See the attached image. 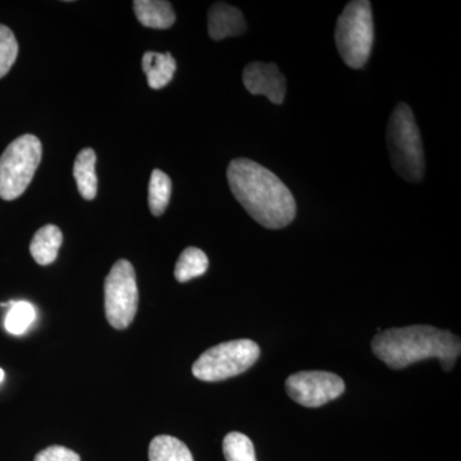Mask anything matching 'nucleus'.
<instances>
[{
  "label": "nucleus",
  "instance_id": "obj_10",
  "mask_svg": "<svg viewBox=\"0 0 461 461\" xmlns=\"http://www.w3.org/2000/svg\"><path fill=\"white\" fill-rule=\"evenodd\" d=\"M208 32L215 41L240 36L247 32V21L240 9L218 2L208 12Z\"/></svg>",
  "mask_w": 461,
  "mask_h": 461
},
{
  "label": "nucleus",
  "instance_id": "obj_9",
  "mask_svg": "<svg viewBox=\"0 0 461 461\" xmlns=\"http://www.w3.org/2000/svg\"><path fill=\"white\" fill-rule=\"evenodd\" d=\"M242 81L249 93L267 96L273 104H282L286 95V78L275 63L253 62L245 67Z\"/></svg>",
  "mask_w": 461,
  "mask_h": 461
},
{
  "label": "nucleus",
  "instance_id": "obj_21",
  "mask_svg": "<svg viewBox=\"0 0 461 461\" xmlns=\"http://www.w3.org/2000/svg\"><path fill=\"white\" fill-rule=\"evenodd\" d=\"M33 461H81L80 455L63 446H50L41 451Z\"/></svg>",
  "mask_w": 461,
  "mask_h": 461
},
{
  "label": "nucleus",
  "instance_id": "obj_17",
  "mask_svg": "<svg viewBox=\"0 0 461 461\" xmlns=\"http://www.w3.org/2000/svg\"><path fill=\"white\" fill-rule=\"evenodd\" d=\"M172 193V181L168 175L160 169H154L149 184V208L151 213L159 217L165 213Z\"/></svg>",
  "mask_w": 461,
  "mask_h": 461
},
{
  "label": "nucleus",
  "instance_id": "obj_8",
  "mask_svg": "<svg viewBox=\"0 0 461 461\" xmlns=\"http://www.w3.org/2000/svg\"><path fill=\"white\" fill-rule=\"evenodd\" d=\"M345 388L344 379L330 372H299L286 379L288 396L305 408H320L341 396Z\"/></svg>",
  "mask_w": 461,
  "mask_h": 461
},
{
  "label": "nucleus",
  "instance_id": "obj_15",
  "mask_svg": "<svg viewBox=\"0 0 461 461\" xmlns=\"http://www.w3.org/2000/svg\"><path fill=\"white\" fill-rule=\"evenodd\" d=\"M149 461H194L186 445L172 436H157L149 446Z\"/></svg>",
  "mask_w": 461,
  "mask_h": 461
},
{
  "label": "nucleus",
  "instance_id": "obj_22",
  "mask_svg": "<svg viewBox=\"0 0 461 461\" xmlns=\"http://www.w3.org/2000/svg\"><path fill=\"white\" fill-rule=\"evenodd\" d=\"M3 379H5V371H3L2 368H0V384H2Z\"/></svg>",
  "mask_w": 461,
  "mask_h": 461
},
{
  "label": "nucleus",
  "instance_id": "obj_14",
  "mask_svg": "<svg viewBox=\"0 0 461 461\" xmlns=\"http://www.w3.org/2000/svg\"><path fill=\"white\" fill-rule=\"evenodd\" d=\"M95 165L96 154L93 149H83L76 157L74 177L77 184V189L85 200L95 199L96 193H98Z\"/></svg>",
  "mask_w": 461,
  "mask_h": 461
},
{
  "label": "nucleus",
  "instance_id": "obj_2",
  "mask_svg": "<svg viewBox=\"0 0 461 461\" xmlns=\"http://www.w3.org/2000/svg\"><path fill=\"white\" fill-rule=\"evenodd\" d=\"M372 351L395 371L437 357L442 369L448 372L459 357L461 342L450 330L432 326H409L378 332L373 339Z\"/></svg>",
  "mask_w": 461,
  "mask_h": 461
},
{
  "label": "nucleus",
  "instance_id": "obj_16",
  "mask_svg": "<svg viewBox=\"0 0 461 461\" xmlns=\"http://www.w3.org/2000/svg\"><path fill=\"white\" fill-rule=\"evenodd\" d=\"M209 260L204 251L198 248H187L182 251L175 267L176 280L184 284L200 277L208 271Z\"/></svg>",
  "mask_w": 461,
  "mask_h": 461
},
{
  "label": "nucleus",
  "instance_id": "obj_6",
  "mask_svg": "<svg viewBox=\"0 0 461 461\" xmlns=\"http://www.w3.org/2000/svg\"><path fill=\"white\" fill-rule=\"evenodd\" d=\"M41 154V142L33 135L20 136L8 145L0 157V198L14 200L25 193Z\"/></svg>",
  "mask_w": 461,
  "mask_h": 461
},
{
  "label": "nucleus",
  "instance_id": "obj_1",
  "mask_svg": "<svg viewBox=\"0 0 461 461\" xmlns=\"http://www.w3.org/2000/svg\"><path fill=\"white\" fill-rule=\"evenodd\" d=\"M227 180L236 200L256 222L284 229L296 215V203L286 185L266 167L247 158L230 163Z\"/></svg>",
  "mask_w": 461,
  "mask_h": 461
},
{
  "label": "nucleus",
  "instance_id": "obj_7",
  "mask_svg": "<svg viewBox=\"0 0 461 461\" xmlns=\"http://www.w3.org/2000/svg\"><path fill=\"white\" fill-rule=\"evenodd\" d=\"M138 304L135 269L129 260H118L104 282V309L109 324L115 330L127 329L135 320Z\"/></svg>",
  "mask_w": 461,
  "mask_h": 461
},
{
  "label": "nucleus",
  "instance_id": "obj_20",
  "mask_svg": "<svg viewBox=\"0 0 461 461\" xmlns=\"http://www.w3.org/2000/svg\"><path fill=\"white\" fill-rule=\"evenodd\" d=\"M18 42L16 36L7 26L0 25V78L8 74L16 62Z\"/></svg>",
  "mask_w": 461,
  "mask_h": 461
},
{
  "label": "nucleus",
  "instance_id": "obj_11",
  "mask_svg": "<svg viewBox=\"0 0 461 461\" xmlns=\"http://www.w3.org/2000/svg\"><path fill=\"white\" fill-rule=\"evenodd\" d=\"M133 11L139 23L149 29L166 30L176 23L172 5L165 0H136Z\"/></svg>",
  "mask_w": 461,
  "mask_h": 461
},
{
  "label": "nucleus",
  "instance_id": "obj_13",
  "mask_svg": "<svg viewBox=\"0 0 461 461\" xmlns=\"http://www.w3.org/2000/svg\"><path fill=\"white\" fill-rule=\"evenodd\" d=\"M62 241L63 235L59 227L47 224L33 236L30 244V253L36 263L41 266H50L57 259Z\"/></svg>",
  "mask_w": 461,
  "mask_h": 461
},
{
  "label": "nucleus",
  "instance_id": "obj_12",
  "mask_svg": "<svg viewBox=\"0 0 461 461\" xmlns=\"http://www.w3.org/2000/svg\"><path fill=\"white\" fill-rule=\"evenodd\" d=\"M177 65L171 53L147 51L142 57V71L147 75L151 89L159 90L171 83Z\"/></svg>",
  "mask_w": 461,
  "mask_h": 461
},
{
  "label": "nucleus",
  "instance_id": "obj_5",
  "mask_svg": "<svg viewBox=\"0 0 461 461\" xmlns=\"http://www.w3.org/2000/svg\"><path fill=\"white\" fill-rule=\"evenodd\" d=\"M260 348L251 339H235L215 345L194 363L193 375L200 381L220 382L247 372L258 362Z\"/></svg>",
  "mask_w": 461,
  "mask_h": 461
},
{
  "label": "nucleus",
  "instance_id": "obj_4",
  "mask_svg": "<svg viewBox=\"0 0 461 461\" xmlns=\"http://www.w3.org/2000/svg\"><path fill=\"white\" fill-rule=\"evenodd\" d=\"M335 39L346 65L354 69L363 68L371 57L375 41L371 3L366 0L348 3L339 17Z\"/></svg>",
  "mask_w": 461,
  "mask_h": 461
},
{
  "label": "nucleus",
  "instance_id": "obj_18",
  "mask_svg": "<svg viewBox=\"0 0 461 461\" xmlns=\"http://www.w3.org/2000/svg\"><path fill=\"white\" fill-rule=\"evenodd\" d=\"M8 304L11 308H9L7 315H5V330L11 335H23L35 321V306L27 302L8 303Z\"/></svg>",
  "mask_w": 461,
  "mask_h": 461
},
{
  "label": "nucleus",
  "instance_id": "obj_19",
  "mask_svg": "<svg viewBox=\"0 0 461 461\" xmlns=\"http://www.w3.org/2000/svg\"><path fill=\"white\" fill-rule=\"evenodd\" d=\"M223 454L226 461H257L253 442L240 432H230L224 437Z\"/></svg>",
  "mask_w": 461,
  "mask_h": 461
},
{
  "label": "nucleus",
  "instance_id": "obj_3",
  "mask_svg": "<svg viewBox=\"0 0 461 461\" xmlns=\"http://www.w3.org/2000/svg\"><path fill=\"white\" fill-rule=\"evenodd\" d=\"M387 145L393 169L408 182L423 180L424 151L420 129L411 109L399 103L387 126Z\"/></svg>",
  "mask_w": 461,
  "mask_h": 461
}]
</instances>
